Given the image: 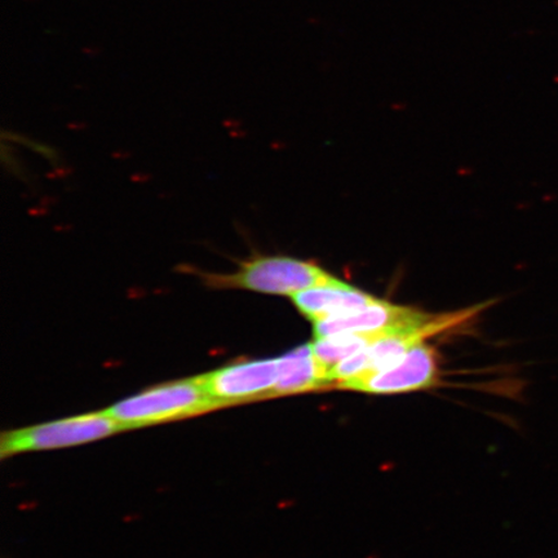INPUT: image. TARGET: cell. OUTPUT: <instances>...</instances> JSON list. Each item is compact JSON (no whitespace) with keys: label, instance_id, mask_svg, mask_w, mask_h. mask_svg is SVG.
Masks as SVG:
<instances>
[{"label":"cell","instance_id":"obj_1","mask_svg":"<svg viewBox=\"0 0 558 558\" xmlns=\"http://www.w3.org/2000/svg\"><path fill=\"white\" fill-rule=\"evenodd\" d=\"M232 274H207L194 269L206 288L244 290L265 295L294 296L298 292L331 281L318 265L286 256H256L240 262Z\"/></svg>","mask_w":558,"mask_h":558},{"label":"cell","instance_id":"obj_2","mask_svg":"<svg viewBox=\"0 0 558 558\" xmlns=\"http://www.w3.org/2000/svg\"><path fill=\"white\" fill-rule=\"evenodd\" d=\"M220 408L202 386L198 376H194L191 379L160 384L131 396L114 403L105 413L125 430H130L206 414Z\"/></svg>","mask_w":558,"mask_h":558},{"label":"cell","instance_id":"obj_3","mask_svg":"<svg viewBox=\"0 0 558 558\" xmlns=\"http://www.w3.org/2000/svg\"><path fill=\"white\" fill-rule=\"evenodd\" d=\"M125 430L120 423L102 413L82 414L50 423L5 432L0 438L2 458L29 451H45L85 445Z\"/></svg>","mask_w":558,"mask_h":558},{"label":"cell","instance_id":"obj_4","mask_svg":"<svg viewBox=\"0 0 558 558\" xmlns=\"http://www.w3.org/2000/svg\"><path fill=\"white\" fill-rule=\"evenodd\" d=\"M279 375V357L234 362L198 376L207 393L220 404L270 399Z\"/></svg>","mask_w":558,"mask_h":558},{"label":"cell","instance_id":"obj_5","mask_svg":"<svg viewBox=\"0 0 558 558\" xmlns=\"http://www.w3.org/2000/svg\"><path fill=\"white\" fill-rule=\"evenodd\" d=\"M437 375L435 349L421 343L410 349L392 366L348 381L339 388L369 395L408 393L434 386Z\"/></svg>","mask_w":558,"mask_h":558},{"label":"cell","instance_id":"obj_6","mask_svg":"<svg viewBox=\"0 0 558 558\" xmlns=\"http://www.w3.org/2000/svg\"><path fill=\"white\" fill-rule=\"evenodd\" d=\"M429 316L430 314L378 299L365 308L314 323V339L338 333L380 335L422 324Z\"/></svg>","mask_w":558,"mask_h":558},{"label":"cell","instance_id":"obj_7","mask_svg":"<svg viewBox=\"0 0 558 558\" xmlns=\"http://www.w3.org/2000/svg\"><path fill=\"white\" fill-rule=\"evenodd\" d=\"M376 300L378 299L354 289L335 277L329 282L313 286V288L300 291L292 296V302L298 311L313 324L365 308Z\"/></svg>","mask_w":558,"mask_h":558},{"label":"cell","instance_id":"obj_8","mask_svg":"<svg viewBox=\"0 0 558 558\" xmlns=\"http://www.w3.org/2000/svg\"><path fill=\"white\" fill-rule=\"evenodd\" d=\"M326 387H330L329 379L308 343L279 357V375L271 397L308 393Z\"/></svg>","mask_w":558,"mask_h":558},{"label":"cell","instance_id":"obj_9","mask_svg":"<svg viewBox=\"0 0 558 558\" xmlns=\"http://www.w3.org/2000/svg\"><path fill=\"white\" fill-rule=\"evenodd\" d=\"M378 337L374 333H338L331 337L317 338L312 341V351L318 365L323 367L329 379L331 369L354 353L362 351ZM330 384V383H329Z\"/></svg>","mask_w":558,"mask_h":558}]
</instances>
